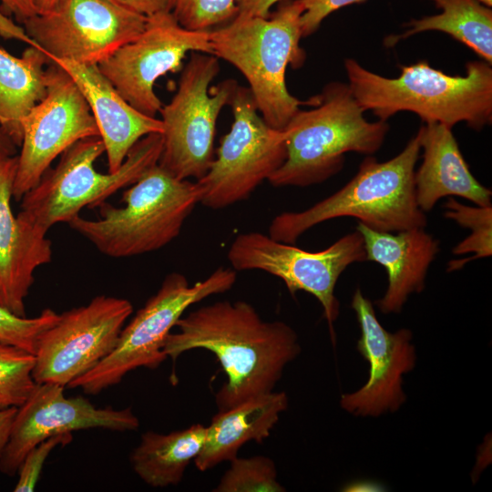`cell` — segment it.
<instances>
[{
	"mask_svg": "<svg viewBox=\"0 0 492 492\" xmlns=\"http://www.w3.org/2000/svg\"><path fill=\"white\" fill-rule=\"evenodd\" d=\"M163 347L175 361L194 349L211 352L227 380L215 395L219 411L273 391L286 365L301 352L296 332L282 321H264L244 301L201 306L176 323Z\"/></svg>",
	"mask_w": 492,
	"mask_h": 492,
	"instance_id": "6da1fadb",
	"label": "cell"
},
{
	"mask_svg": "<svg viewBox=\"0 0 492 492\" xmlns=\"http://www.w3.org/2000/svg\"><path fill=\"white\" fill-rule=\"evenodd\" d=\"M486 61H470L465 76H450L426 61L402 67L395 78L377 75L348 58L344 67L349 88L362 108L386 121L399 111L417 114L425 123L452 128L466 122L481 130L492 121V68Z\"/></svg>",
	"mask_w": 492,
	"mask_h": 492,
	"instance_id": "7a4b0ae2",
	"label": "cell"
},
{
	"mask_svg": "<svg viewBox=\"0 0 492 492\" xmlns=\"http://www.w3.org/2000/svg\"><path fill=\"white\" fill-rule=\"evenodd\" d=\"M301 0H282L266 17L236 15L210 31L212 55L234 66L245 77L259 113L272 128L284 129L300 106H315L316 96L302 101L285 82L288 65L300 67L305 58L300 47Z\"/></svg>",
	"mask_w": 492,
	"mask_h": 492,
	"instance_id": "3957f363",
	"label": "cell"
},
{
	"mask_svg": "<svg viewBox=\"0 0 492 492\" xmlns=\"http://www.w3.org/2000/svg\"><path fill=\"white\" fill-rule=\"evenodd\" d=\"M420 149L417 133L387 161L366 158L356 175L335 193L304 210L275 216L269 226V236L293 244L313 226L340 217L355 218L379 231L425 228L426 217L417 205L414 182Z\"/></svg>",
	"mask_w": 492,
	"mask_h": 492,
	"instance_id": "277c9868",
	"label": "cell"
},
{
	"mask_svg": "<svg viewBox=\"0 0 492 492\" xmlns=\"http://www.w3.org/2000/svg\"><path fill=\"white\" fill-rule=\"evenodd\" d=\"M316 97L284 128L287 156L268 179L274 187L321 183L342 169L346 152L371 155L384 143L388 124L366 120L348 84L329 83Z\"/></svg>",
	"mask_w": 492,
	"mask_h": 492,
	"instance_id": "5b68a950",
	"label": "cell"
},
{
	"mask_svg": "<svg viewBox=\"0 0 492 492\" xmlns=\"http://www.w3.org/2000/svg\"><path fill=\"white\" fill-rule=\"evenodd\" d=\"M122 201L124 207L100 203L98 220L77 215L67 224L107 256H137L179 236L200 192L196 182L176 179L156 164L123 192Z\"/></svg>",
	"mask_w": 492,
	"mask_h": 492,
	"instance_id": "8992f818",
	"label": "cell"
},
{
	"mask_svg": "<svg viewBox=\"0 0 492 492\" xmlns=\"http://www.w3.org/2000/svg\"><path fill=\"white\" fill-rule=\"evenodd\" d=\"M163 140L160 133L139 139L115 172L95 169L96 160L105 152L99 136L82 138L61 155L39 182L21 199L19 216L47 233L56 223H68L85 207H97L119 190L129 187L158 164Z\"/></svg>",
	"mask_w": 492,
	"mask_h": 492,
	"instance_id": "52a82bcc",
	"label": "cell"
},
{
	"mask_svg": "<svg viewBox=\"0 0 492 492\" xmlns=\"http://www.w3.org/2000/svg\"><path fill=\"white\" fill-rule=\"evenodd\" d=\"M236 278L235 270L223 267L192 285L181 273L168 274L159 291L123 327L111 353L67 386L97 395L137 368L156 369L168 358L165 341L185 311L210 295L231 290Z\"/></svg>",
	"mask_w": 492,
	"mask_h": 492,
	"instance_id": "ba28073f",
	"label": "cell"
},
{
	"mask_svg": "<svg viewBox=\"0 0 492 492\" xmlns=\"http://www.w3.org/2000/svg\"><path fill=\"white\" fill-rule=\"evenodd\" d=\"M219 72L217 56L190 52L177 92L159 110L163 146L158 165L176 179H199L214 159L217 119L238 86L226 79L210 87Z\"/></svg>",
	"mask_w": 492,
	"mask_h": 492,
	"instance_id": "9c48e42d",
	"label": "cell"
},
{
	"mask_svg": "<svg viewBox=\"0 0 492 492\" xmlns=\"http://www.w3.org/2000/svg\"><path fill=\"white\" fill-rule=\"evenodd\" d=\"M229 105L231 130L221 138L208 171L196 181L200 202L220 210L246 200L283 164L286 133L268 125L249 89L237 86Z\"/></svg>",
	"mask_w": 492,
	"mask_h": 492,
	"instance_id": "30bf717a",
	"label": "cell"
},
{
	"mask_svg": "<svg viewBox=\"0 0 492 492\" xmlns=\"http://www.w3.org/2000/svg\"><path fill=\"white\" fill-rule=\"evenodd\" d=\"M227 255L235 271L261 270L280 278L292 295L299 291L313 295L323 307L332 337L340 308L334 295L336 282L349 265L366 261L357 230L320 251H304L258 231L245 232L235 238Z\"/></svg>",
	"mask_w": 492,
	"mask_h": 492,
	"instance_id": "8fae6325",
	"label": "cell"
},
{
	"mask_svg": "<svg viewBox=\"0 0 492 492\" xmlns=\"http://www.w3.org/2000/svg\"><path fill=\"white\" fill-rule=\"evenodd\" d=\"M146 23V16L108 0H59L22 22L49 59L87 65H98L138 36Z\"/></svg>",
	"mask_w": 492,
	"mask_h": 492,
	"instance_id": "7c38bea8",
	"label": "cell"
},
{
	"mask_svg": "<svg viewBox=\"0 0 492 492\" xmlns=\"http://www.w3.org/2000/svg\"><path fill=\"white\" fill-rule=\"evenodd\" d=\"M46 73V94L22 121L23 138L13 184L16 200L39 182L67 149L82 138L99 136L91 109L71 76L50 59Z\"/></svg>",
	"mask_w": 492,
	"mask_h": 492,
	"instance_id": "4fadbf2b",
	"label": "cell"
},
{
	"mask_svg": "<svg viewBox=\"0 0 492 492\" xmlns=\"http://www.w3.org/2000/svg\"><path fill=\"white\" fill-rule=\"evenodd\" d=\"M132 312L127 299L98 295L86 305L59 314L37 343L36 383L67 386L93 369L115 348Z\"/></svg>",
	"mask_w": 492,
	"mask_h": 492,
	"instance_id": "5bb4252c",
	"label": "cell"
},
{
	"mask_svg": "<svg viewBox=\"0 0 492 492\" xmlns=\"http://www.w3.org/2000/svg\"><path fill=\"white\" fill-rule=\"evenodd\" d=\"M194 51L212 55L210 33L186 29L164 11L147 17L144 30L97 67L130 106L155 118L162 108L156 81L181 70L185 56Z\"/></svg>",
	"mask_w": 492,
	"mask_h": 492,
	"instance_id": "9a60e30c",
	"label": "cell"
},
{
	"mask_svg": "<svg viewBox=\"0 0 492 492\" xmlns=\"http://www.w3.org/2000/svg\"><path fill=\"white\" fill-rule=\"evenodd\" d=\"M65 386L36 384L28 398L17 407L8 441L0 456V472L14 477L27 452L39 442L60 434L103 428L135 431L139 420L129 407H97L88 399L67 397Z\"/></svg>",
	"mask_w": 492,
	"mask_h": 492,
	"instance_id": "2e32d148",
	"label": "cell"
},
{
	"mask_svg": "<svg viewBox=\"0 0 492 492\" xmlns=\"http://www.w3.org/2000/svg\"><path fill=\"white\" fill-rule=\"evenodd\" d=\"M351 307L361 329L357 351L369 364V376L358 390L341 395V407L356 416H380L397 411L405 402L403 376L416 363L410 330L386 331L376 318L374 306L359 288Z\"/></svg>",
	"mask_w": 492,
	"mask_h": 492,
	"instance_id": "e0dca14e",
	"label": "cell"
},
{
	"mask_svg": "<svg viewBox=\"0 0 492 492\" xmlns=\"http://www.w3.org/2000/svg\"><path fill=\"white\" fill-rule=\"evenodd\" d=\"M17 155L0 165V304L24 317L35 272L51 261L52 244L46 233L12 210Z\"/></svg>",
	"mask_w": 492,
	"mask_h": 492,
	"instance_id": "ac0fdd59",
	"label": "cell"
},
{
	"mask_svg": "<svg viewBox=\"0 0 492 492\" xmlns=\"http://www.w3.org/2000/svg\"><path fill=\"white\" fill-rule=\"evenodd\" d=\"M53 61L71 76L85 97L105 147L108 172L120 168L129 150L143 137L162 133L161 120L144 115L130 106L97 65Z\"/></svg>",
	"mask_w": 492,
	"mask_h": 492,
	"instance_id": "d6986e66",
	"label": "cell"
},
{
	"mask_svg": "<svg viewBox=\"0 0 492 492\" xmlns=\"http://www.w3.org/2000/svg\"><path fill=\"white\" fill-rule=\"evenodd\" d=\"M366 261L384 267L388 284L384 296L375 302L384 314L399 313L410 294L425 288L427 270L439 251V241L424 228L397 232L379 231L362 222Z\"/></svg>",
	"mask_w": 492,
	"mask_h": 492,
	"instance_id": "ffe728a7",
	"label": "cell"
},
{
	"mask_svg": "<svg viewBox=\"0 0 492 492\" xmlns=\"http://www.w3.org/2000/svg\"><path fill=\"white\" fill-rule=\"evenodd\" d=\"M417 133L423 162L415 171L414 182L421 210H431L440 199L448 196L464 198L477 206H491V190L472 175L451 128L425 123Z\"/></svg>",
	"mask_w": 492,
	"mask_h": 492,
	"instance_id": "44dd1931",
	"label": "cell"
},
{
	"mask_svg": "<svg viewBox=\"0 0 492 492\" xmlns=\"http://www.w3.org/2000/svg\"><path fill=\"white\" fill-rule=\"evenodd\" d=\"M287 407V395L272 391L219 411L207 426L203 448L194 460L196 467L209 470L235 458L245 443H262Z\"/></svg>",
	"mask_w": 492,
	"mask_h": 492,
	"instance_id": "7402d4cb",
	"label": "cell"
},
{
	"mask_svg": "<svg viewBox=\"0 0 492 492\" xmlns=\"http://www.w3.org/2000/svg\"><path fill=\"white\" fill-rule=\"evenodd\" d=\"M47 56L29 46L20 57L0 48V128L16 146L23 138L22 121L46 94Z\"/></svg>",
	"mask_w": 492,
	"mask_h": 492,
	"instance_id": "603a6c76",
	"label": "cell"
},
{
	"mask_svg": "<svg viewBox=\"0 0 492 492\" xmlns=\"http://www.w3.org/2000/svg\"><path fill=\"white\" fill-rule=\"evenodd\" d=\"M206 432L207 426L201 424L167 435L147 431L130 456L134 472L153 487L178 485L202 450Z\"/></svg>",
	"mask_w": 492,
	"mask_h": 492,
	"instance_id": "cb8c5ba5",
	"label": "cell"
},
{
	"mask_svg": "<svg viewBox=\"0 0 492 492\" xmlns=\"http://www.w3.org/2000/svg\"><path fill=\"white\" fill-rule=\"evenodd\" d=\"M442 10L438 15L412 19L408 29L387 38L392 46L425 31H441L462 42L486 62H492V10L479 0H431Z\"/></svg>",
	"mask_w": 492,
	"mask_h": 492,
	"instance_id": "d4e9b609",
	"label": "cell"
},
{
	"mask_svg": "<svg viewBox=\"0 0 492 492\" xmlns=\"http://www.w3.org/2000/svg\"><path fill=\"white\" fill-rule=\"evenodd\" d=\"M445 217L458 225L471 230V234L460 241L454 249V254L474 252L475 255L462 260L451 261L448 272L461 269L467 261L492 254V207H472L449 198L445 205Z\"/></svg>",
	"mask_w": 492,
	"mask_h": 492,
	"instance_id": "484cf974",
	"label": "cell"
},
{
	"mask_svg": "<svg viewBox=\"0 0 492 492\" xmlns=\"http://www.w3.org/2000/svg\"><path fill=\"white\" fill-rule=\"evenodd\" d=\"M35 354L0 342V409L19 407L36 383L33 377Z\"/></svg>",
	"mask_w": 492,
	"mask_h": 492,
	"instance_id": "4316f807",
	"label": "cell"
},
{
	"mask_svg": "<svg viewBox=\"0 0 492 492\" xmlns=\"http://www.w3.org/2000/svg\"><path fill=\"white\" fill-rule=\"evenodd\" d=\"M221 477L215 492H283L275 463L267 456L238 457Z\"/></svg>",
	"mask_w": 492,
	"mask_h": 492,
	"instance_id": "83f0119b",
	"label": "cell"
},
{
	"mask_svg": "<svg viewBox=\"0 0 492 492\" xmlns=\"http://www.w3.org/2000/svg\"><path fill=\"white\" fill-rule=\"evenodd\" d=\"M169 11L184 28L210 32L237 15L235 0H169Z\"/></svg>",
	"mask_w": 492,
	"mask_h": 492,
	"instance_id": "f1b7e54d",
	"label": "cell"
},
{
	"mask_svg": "<svg viewBox=\"0 0 492 492\" xmlns=\"http://www.w3.org/2000/svg\"><path fill=\"white\" fill-rule=\"evenodd\" d=\"M58 317L59 314L50 308L33 318L22 317L0 304V342L35 354L40 336Z\"/></svg>",
	"mask_w": 492,
	"mask_h": 492,
	"instance_id": "f546056e",
	"label": "cell"
},
{
	"mask_svg": "<svg viewBox=\"0 0 492 492\" xmlns=\"http://www.w3.org/2000/svg\"><path fill=\"white\" fill-rule=\"evenodd\" d=\"M73 439L72 433L50 436L31 448L23 458L17 470V482L15 492H31L35 490L44 464L50 453L58 446H66Z\"/></svg>",
	"mask_w": 492,
	"mask_h": 492,
	"instance_id": "4dcf8cb0",
	"label": "cell"
},
{
	"mask_svg": "<svg viewBox=\"0 0 492 492\" xmlns=\"http://www.w3.org/2000/svg\"><path fill=\"white\" fill-rule=\"evenodd\" d=\"M304 11L301 17L302 36L316 32L322 22L333 12L365 0H301Z\"/></svg>",
	"mask_w": 492,
	"mask_h": 492,
	"instance_id": "1f68e13d",
	"label": "cell"
},
{
	"mask_svg": "<svg viewBox=\"0 0 492 492\" xmlns=\"http://www.w3.org/2000/svg\"><path fill=\"white\" fill-rule=\"evenodd\" d=\"M146 17L169 11V0H108Z\"/></svg>",
	"mask_w": 492,
	"mask_h": 492,
	"instance_id": "d6a6232c",
	"label": "cell"
},
{
	"mask_svg": "<svg viewBox=\"0 0 492 492\" xmlns=\"http://www.w3.org/2000/svg\"><path fill=\"white\" fill-rule=\"evenodd\" d=\"M282 0H235L237 15L241 16L266 17L273 5Z\"/></svg>",
	"mask_w": 492,
	"mask_h": 492,
	"instance_id": "836d02e7",
	"label": "cell"
},
{
	"mask_svg": "<svg viewBox=\"0 0 492 492\" xmlns=\"http://www.w3.org/2000/svg\"><path fill=\"white\" fill-rule=\"evenodd\" d=\"M0 2L1 8L13 14L20 23L37 14L33 0H0Z\"/></svg>",
	"mask_w": 492,
	"mask_h": 492,
	"instance_id": "e575fe53",
	"label": "cell"
},
{
	"mask_svg": "<svg viewBox=\"0 0 492 492\" xmlns=\"http://www.w3.org/2000/svg\"><path fill=\"white\" fill-rule=\"evenodd\" d=\"M0 35L4 37L16 38L26 42L28 46L37 47L35 42L28 36L25 28L17 26L12 20L7 18L0 11ZM38 48V47H37Z\"/></svg>",
	"mask_w": 492,
	"mask_h": 492,
	"instance_id": "d590c367",
	"label": "cell"
},
{
	"mask_svg": "<svg viewBox=\"0 0 492 492\" xmlns=\"http://www.w3.org/2000/svg\"><path fill=\"white\" fill-rule=\"evenodd\" d=\"M17 407L0 409V456L8 441Z\"/></svg>",
	"mask_w": 492,
	"mask_h": 492,
	"instance_id": "8d00e7d4",
	"label": "cell"
},
{
	"mask_svg": "<svg viewBox=\"0 0 492 492\" xmlns=\"http://www.w3.org/2000/svg\"><path fill=\"white\" fill-rule=\"evenodd\" d=\"M16 147L11 138L0 128V165L16 155Z\"/></svg>",
	"mask_w": 492,
	"mask_h": 492,
	"instance_id": "74e56055",
	"label": "cell"
},
{
	"mask_svg": "<svg viewBox=\"0 0 492 492\" xmlns=\"http://www.w3.org/2000/svg\"><path fill=\"white\" fill-rule=\"evenodd\" d=\"M37 14H42L52 9L59 0H33Z\"/></svg>",
	"mask_w": 492,
	"mask_h": 492,
	"instance_id": "f35d334b",
	"label": "cell"
},
{
	"mask_svg": "<svg viewBox=\"0 0 492 492\" xmlns=\"http://www.w3.org/2000/svg\"><path fill=\"white\" fill-rule=\"evenodd\" d=\"M479 1H481L484 5H486L489 6V7H491V5H492V0H479Z\"/></svg>",
	"mask_w": 492,
	"mask_h": 492,
	"instance_id": "ab89813d",
	"label": "cell"
}]
</instances>
